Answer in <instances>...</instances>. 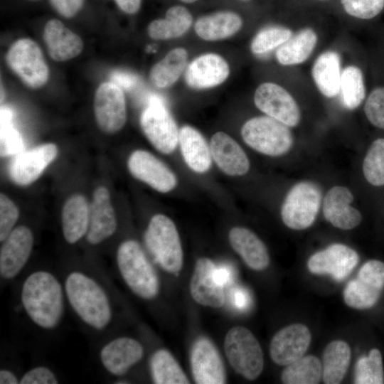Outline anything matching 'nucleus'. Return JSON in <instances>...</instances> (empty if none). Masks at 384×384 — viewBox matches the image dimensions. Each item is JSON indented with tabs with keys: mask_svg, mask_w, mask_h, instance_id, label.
<instances>
[{
	"mask_svg": "<svg viewBox=\"0 0 384 384\" xmlns=\"http://www.w3.org/2000/svg\"><path fill=\"white\" fill-rule=\"evenodd\" d=\"M19 303L37 329L45 331L57 329L68 306L61 277L45 269L29 272L20 285Z\"/></svg>",
	"mask_w": 384,
	"mask_h": 384,
	"instance_id": "2",
	"label": "nucleus"
},
{
	"mask_svg": "<svg viewBox=\"0 0 384 384\" xmlns=\"http://www.w3.org/2000/svg\"><path fill=\"white\" fill-rule=\"evenodd\" d=\"M340 92L343 106L354 110L366 97V86L361 70L355 65L345 68L341 75Z\"/></svg>",
	"mask_w": 384,
	"mask_h": 384,
	"instance_id": "37",
	"label": "nucleus"
},
{
	"mask_svg": "<svg viewBox=\"0 0 384 384\" xmlns=\"http://www.w3.org/2000/svg\"><path fill=\"white\" fill-rule=\"evenodd\" d=\"M0 249L1 284L16 279L22 272L31 255L33 233L26 225L15 227L1 242Z\"/></svg>",
	"mask_w": 384,
	"mask_h": 384,
	"instance_id": "11",
	"label": "nucleus"
},
{
	"mask_svg": "<svg viewBox=\"0 0 384 384\" xmlns=\"http://www.w3.org/2000/svg\"><path fill=\"white\" fill-rule=\"evenodd\" d=\"M224 350L233 370L248 380L257 379L264 368L261 346L250 330L235 326L226 334Z\"/></svg>",
	"mask_w": 384,
	"mask_h": 384,
	"instance_id": "5",
	"label": "nucleus"
},
{
	"mask_svg": "<svg viewBox=\"0 0 384 384\" xmlns=\"http://www.w3.org/2000/svg\"><path fill=\"white\" fill-rule=\"evenodd\" d=\"M53 9L61 16L72 18L82 8L84 0H49Z\"/></svg>",
	"mask_w": 384,
	"mask_h": 384,
	"instance_id": "46",
	"label": "nucleus"
},
{
	"mask_svg": "<svg viewBox=\"0 0 384 384\" xmlns=\"http://www.w3.org/2000/svg\"><path fill=\"white\" fill-rule=\"evenodd\" d=\"M351 358L349 345L344 341L330 342L324 349L322 378L326 384H338L343 380Z\"/></svg>",
	"mask_w": 384,
	"mask_h": 384,
	"instance_id": "32",
	"label": "nucleus"
},
{
	"mask_svg": "<svg viewBox=\"0 0 384 384\" xmlns=\"http://www.w3.org/2000/svg\"><path fill=\"white\" fill-rule=\"evenodd\" d=\"M145 246L153 260L165 272L178 273L183 264V252L178 230L171 218L156 214L144 232Z\"/></svg>",
	"mask_w": 384,
	"mask_h": 384,
	"instance_id": "4",
	"label": "nucleus"
},
{
	"mask_svg": "<svg viewBox=\"0 0 384 384\" xmlns=\"http://www.w3.org/2000/svg\"><path fill=\"white\" fill-rule=\"evenodd\" d=\"M58 148L47 143L16 154L9 165V173L16 184L26 186L34 182L55 159Z\"/></svg>",
	"mask_w": 384,
	"mask_h": 384,
	"instance_id": "19",
	"label": "nucleus"
},
{
	"mask_svg": "<svg viewBox=\"0 0 384 384\" xmlns=\"http://www.w3.org/2000/svg\"><path fill=\"white\" fill-rule=\"evenodd\" d=\"M231 300L233 305L238 309H245L249 305L247 292L242 288H235L231 292Z\"/></svg>",
	"mask_w": 384,
	"mask_h": 384,
	"instance_id": "48",
	"label": "nucleus"
},
{
	"mask_svg": "<svg viewBox=\"0 0 384 384\" xmlns=\"http://www.w3.org/2000/svg\"><path fill=\"white\" fill-rule=\"evenodd\" d=\"M188 53L183 48L170 50L156 63L149 73L151 84L158 88H166L177 81L186 68Z\"/></svg>",
	"mask_w": 384,
	"mask_h": 384,
	"instance_id": "35",
	"label": "nucleus"
},
{
	"mask_svg": "<svg viewBox=\"0 0 384 384\" xmlns=\"http://www.w3.org/2000/svg\"><path fill=\"white\" fill-rule=\"evenodd\" d=\"M140 125L151 144L164 154L172 153L178 142L179 131L177 124L157 96L149 100L147 107L140 117Z\"/></svg>",
	"mask_w": 384,
	"mask_h": 384,
	"instance_id": "8",
	"label": "nucleus"
},
{
	"mask_svg": "<svg viewBox=\"0 0 384 384\" xmlns=\"http://www.w3.org/2000/svg\"><path fill=\"white\" fill-rule=\"evenodd\" d=\"M89 224V206L81 194L70 196L65 203L61 213V227L65 240L74 245L85 238Z\"/></svg>",
	"mask_w": 384,
	"mask_h": 384,
	"instance_id": "27",
	"label": "nucleus"
},
{
	"mask_svg": "<svg viewBox=\"0 0 384 384\" xmlns=\"http://www.w3.org/2000/svg\"><path fill=\"white\" fill-rule=\"evenodd\" d=\"M68 306L94 334L110 332L117 314L112 283L104 272L72 267L62 272Z\"/></svg>",
	"mask_w": 384,
	"mask_h": 384,
	"instance_id": "1",
	"label": "nucleus"
},
{
	"mask_svg": "<svg viewBox=\"0 0 384 384\" xmlns=\"http://www.w3.org/2000/svg\"><path fill=\"white\" fill-rule=\"evenodd\" d=\"M181 1L184 2V3H193V2H196L198 0H181Z\"/></svg>",
	"mask_w": 384,
	"mask_h": 384,
	"instance_id": "52",
	"label": "nucleus"
},
{
	"mask_svg": "<svg viewBox=\"0 0 384 384\" xmlns=\"http://www.w3.org/2000/svg\"><path fill=\"white\" fill-rule=\"evenodd\" d=\"M232 248L245 265L255 271H262L270 264V255L262 240L244 227H233L228 233Z\"/></svg>",
	"mask_w": 384,
	"mask_h": 384,
	"instance_id": "25",
	"label": "nucleus"
},
{
	"mask_svg": "<svg viewBox=\"0 0 384 384\" xmlns=\"http://www.w3.org/2000/svg\"><path fill=\"white\" fill-rule=\"evenodd\" d=\"M363 172L371 185H384V138L377 139L370 144L363 162Z\"/></svg>",
	"mask_w": 384,
	"mask_h": 384,
	"instance_id": "39",
	"label": "nucleus"
},
{
	"mask_svg": "<svg viewBox=\"0 0 384 384\" xmlns=\"http://www.w3.org/2000/svg\"><path fill=\"white\" fill-rule=\"evenodd\" d=\"M316 42L317 35L312 28L302 29L279 47L276 58L283 65L302 63L310 56Z\"/></svg>",
	"mask_w": 384,
	"mask_h": 384,
	"instance_id": "33",
	"label": "nucleus"
},
{
	"mask_svg": "<svg viewBox=\"0 0 384 384\" xmlns=\"http://www.w3.org/2000/svg\"><path fill=\"white\" fill-rule=\"evenodd\" d=\"M94 111L100 128L114 133L122 128L127 119V109L122 89L112 82L101 84L94 98Z\"/></svg>",
	"mask_w": 384,
	"mask_h": 384,
	"instance_id": "14",
	"label": "nucleus"
},
{
	"mask_svg": "<svg viewBox=\"0 0 384 384\" xmlns=\"http://www.w3.org/2000/svg\"><path fill=\"white\" fill-rule=\"evenodd\" d=\"M13 112L8 107L1 108V156L17 154L23 151V142L19 132L14 128Z\"/></svg>",
	"mask_w": 384,
	"mask_h": 384,
	"instance_id": "40",
	"label": "nucleus"
},
{
	"mask_svg": "<svg viewBox=\"0 0 384 384\" xmlns=\"http://www.w3.org/2000/svg\"><path fill=\"white\" fill-rule=\"evenodd\" d=\"M117 222L110 201L109 191L104 186L97 188L89 207V224L85 239L90 245H98L110 238L116 232Z\"/></svg>",
	"mask_w": 384,
	"mask_h": 384,
	"instance_id": "20",
	"label": "nucleus"
},
{
	"mask_svg": "<svg viewBox=\"0 0 384 384\" xmlns=\"http://www.w3.org/2000/svg\"><path fill=\"white\" fill-rule=\"evenodd\" d=\"M60 380L55 373L46 366H36L20 377V384H58Z\"/></svg>",
	"mask_w": 384,
	"mask_h": 384,
	"instance_id": "45",
	"label": "nucleus"
},
{
	"mask_svg": "<svg viewBox=\"0 0 384 384\" xmlns=\"http://www.w3.org/2000/svg\"><path fill=\"white\" fill-rule=\"evenodd\" d=\"M211 156L218 168L225 174L236 176L245 174L250 161L239 144L228 134L215 133L210 139Z\"/></svg>",
	"mask_w": 384,
	"mask_h": 384,
	"instance_id": "24",
	"label": "nucleus"
},
{
	"mask_svg": "<svg viewBox=\"0 0 384 384\" xmlns=\"http://www.w3.org/2000/svg\"><path fill=\"white\" fill-rule=\"evenodd\" d=\"M144 356V348L129 336L111 337L99 349L98 358L103 369L117 378L124 377Z\"/></svg>",
	"mask_w": 384,
	"mask_h": 384,
	"instance_id": "12",
	"label": "nucleus"
},
{
	"mask_svg": "<svg viewBox=\"0 0 384 384\" xmlns=\"http://www.w3.org/2000/svg\"><path fill=\"white\" fill-rule=\"evenodd\" d=\"M110 79L111 82L126 90L132 89L137 82V78L134 75L120 71L114 72L111 75Z\"/></svg>",
	"mask_w": 384,
	"mask_h": 384,
	"instance_id": "47",
	"label": "nucleus"
},
{
	"mask_svg": "<svg viewBox=\"0 0 384 384\" xmlns=\"http://www.w3.org/2000/svg\"><path fill=\"white\" fill-rule=\"evenodd\" d=\"M321 202L320 187L311 181H301L286 196L281 208L282 220L290 229H306L315 221Z\"/></svg>",
	"mask_w": 384,
	"mask_h": 384,
	"instance_id": "7",
	"label": "nucleus"
},
{
	"mask_svg": "<svg viewBox=\"0 0 384 384\" xmlns=\"http://www.w3.org/2000/svg\"><path fill=\"white\" fill-rule=\"evenodd\" d=\"M241 135L252 149L271 156L287 153L293 144L289 127L269 116L248 119L242 127Z\"/></svg>",
	"mask_w": 384,
	"mask_h": 384,
	"instance_id": "6",
	"label": "nucleus"
},
{
	"mask_svg": "<svg viewBox=\"0 0 384 384\" xmlns=\"http://www.w3.org/2000/svg\"><path fill=\"white\" fill-rule=\"evenodd\" d=\"M43 37L48 54L54 60H70L82 50L83 43L80 37L58 19H50L46 23Z\"/></svg>",
	"mask_w": 384,
	"mask_h": 384,
	"instance_id": "26",
	"label": "nucleus"
},
{
	"mask_svg": "<svg viewBox=\"0 0 384 384\" xmlns=\"http://www.w3.org/2000/svg\"><path fill=\"white\" fill-rule=\"evenodd\" d=\"M242 26V20L238 14L223 11L199 17L194 29L203 40L218 41L235 35Z\"/></svg>",
	"mask_w": 384,
	"mask_h": 384,
	"instance_id": "29",
	"label": "nucleus"
},
{
	"mask_svg": "<svg viewBox=\"0 0 384 384\" xmlns=\"http://www.w3.org/2000/svg\"><path fill=\"white\" fill-rule=\"evenodd\" d=\"M115 263L123 282L135 296L145 301H152L158 297V274L137 240L127 239L119 245Z\"/></svg>",
	"mask_w": 384,
	"mask_h": 384,
	"instance_id": "3",
	"label": "nucleus"
},
{
	"mask_svg": "<svg viewBox=\"0 0 384 384\" xmlns=\"http://www.w3.org/2000/svg\"><path fill=\"white\" fill-rule=\"evenodd\" d=\"M19 212L15 203L5 194L0 195V241L15 228Z\"/></svg>",
	"mask_w": 384,
	"mask_h": 384,
	"instance_id": "44",
	"label": "nucleus"
},
{
	"mask_svg": "<svg viewBox=\"0 0 384 384\" xmlns=\"http://www.w3.org/2000/svg\"><path fill=\"white\" fill-rule=\"evenodd\" d=\"M193 380L198 384H223L226 371L220 355L213 342L206 337L198 338L190 355Z\"/></svg>",
	"mask_w": 384,
	"mask_h": 384,
	"instance_id": "17",
	"label": "nucleus"
},
{
	"mask_svg": "<svg viewBox=\"0 0 384 384\" xmlns=\"http://www.w3.org/2000/svg\"><path fill=\"white\" fill-rule=\"evenodd\" d=\"M383 288L384 262L370 260L360 268L356 278L346 286L343 299L351 308L369 309L377 303Z\"/></svg>",
	"mask_w": 384,
	"mask_h": 384,
	"instance_id": "10",
	"label": "nucleus"
},
{
	"mask_svg": "<svg viewBox=\"0 0 384 384\" xmlns=\"http://www.w3.org/2000/svg\"><path fill=\"white\" fill-rule=\"evenodd\" d=\"M311 341V334L303 324L288 325L278 331L270 344V355L279 366H287L306 352Z\"/></svg>",
	"mask_w": 384,
	"mask_h": 384,
	"instance_id": "18",
	"label": "nucleus"
},
{
	"mask_svg": "<svg viewBox=\"0 0 384 384\" xmlns=\"http://www.w3.org/2000/svg\"><path fill=\"white\" fill-rule=\"evenodd\" d=\"M368 120L375 127L384 129V86L374 88L364 105Z\"/></svg>",
	"mask_w": 384,
	"mask_h": 384,
	"instance_id": "43",
	"label": "nucleus"
},
{
	"mask_svg": "<svg viewBox=\"0 0 384 384\" xmlns=\"http://www.w3.org/2000/svg\"><path fill=\"white\" fill-rule=\"evenodd\" d=\"M151 380L156 384H188L190 380L170 351L159 348L149 361Z\"/></svg>",
	"mask_w": 384,
	"mask_h": 384,
	"instance_id": "34",
	"label": "nucleus"
},
{
	"mask_svg": "<svg viewBox=\"0 0 384 384\" xmlns=\"http://www.w3.org/2000/svg\"><path fill=\"white\" fill-rule=\"evenodd\" d=\"M322 377V363L315 356L299 358L286 366L281 373L285 384H316Z\"/></svg>",
	"mask_w": 384,
	"mask_h": 384,
	"instance_id": "36",
	"label": "nucleus"
},
{
	"mask_svg": "<svg viewBox=\"0 0 384 384\" xmlns=\"http://www.w3.org/2000/svg\"><path fill=\"white\" fill-rule=\"evenodd\" d=\"M229 73V65L223 58L215 53H206L189 64L185 80L193 89H207L223 83Z\"/></svg>",
	"mask_w": 384,
	"mask_h": 384,
	"instance_id": "23",
	"label": "nucleus"
},
{
	"mask_svg": "<svg viewBox=\"0 0 384 384\" xmlns=\"http://www.w3.org/2000/svg\"><path fill=\"white\" fill-rule=\"evenodd\" d=\"M359 261L358 253L340 243L329 245L313 254L307 261V267L314 274H328L336 281L345 279Z\"/></svg>",
	"mask_w": 384,
	"mask_h": 384,
	"instance_id": "15",
	"label": "nucleus"
},
{
	"mask_svg": "<svg viewBox=\"0 0 384 384\" xmlns=\"http://www.w3.org/2000/svg\"><path fill=\"white\" fill-rule=\"evenodd\" d=\"M215 276L217 282L225 287L232 282L233 272L231 267L227 265L215 266Z\"/></svg>",
	"mask_w": 384,
	"mask_h": 384,
	"instance_id": "49",
	"label": "nucleus"
},
{
	"mask_svg": "<svg viewBox=\"0 0 384 384\" xmlns=\"http://www.w3.org/2000/svg\"><path fill=\"white\" fill-rule=\"evenodd\" d=\"M215 266L207 257L198 259L191 277L189 289L191 297L198 304L220 308L225 303L224 287L215 279Z\"/></svg>",
	"mask_w": 384,
	"mask_h": 384,
	"instance_id": "21",
	"label": "nucleus"
},
{
	"mask_svg": "<svg viewBox=\"0 0 384 384\" xmlns=\"http://www.w3.org/2000/svg\"><path fill=\"white\" fill-rule=\"evenodd\" d=\"M353 200L351 191L346 187L335 186L325 195L323 213L325 219L335 228L351 230L362 220L361 213L351 204Z\"/></svg>",
	"mask_w": 384,
	"mask_h": 384,
	"instance_id": "22",
	"label": "nucleus"
},
{
	"mask_svg": "<svg viewBox=\"0 0 384 384\" xmlns=\"http://www.w3.org/2000/svg\"><path fill=\"white\" fill-rule=\"evenodd\" d=\"M254 102L260 110L288 127H295L300 122L301 112L297 102L277 84L260 85L255 90Z\"/></svg>",
	"mask_w": 384,
	"mask_h": 384,
	"instance_id": "13",
	"label": "nucleus"
},
{
	"mask_svg": "<svg viewBox=\"0 0 384 384\" xmlns=\"http://www.w3.org/2000/svg\"><path fill=\"white\" fill-rule=\"evenodd\" d=\"M127 166L134 177L161 193L173 190L177 184L174 172L147 151H133L128 159Z\"/></svg>",
	"mask_w": 384,
	"mask_h": 384,
	"instance_id": "16",
	"label": "nucleus"
},
{
	"mask_svg": "<svg viewBox=\"0 0 384 384\" xmlns=\"http://www.w3.org/2000/svg\"><path fill=\"white\" fill-rule=\"evenodd\" d=\"M193 17L184 6L170 7L164 18L152 21L148 26V34L154 40H167L183 36L191 27Z\"/></svg>",
	"mask_w": 384,
	"mask_h": 384,
	"instance_id": "31",
	"label": "nucleus"
},
{
	"mask_svg": "<svg viewBox=\"0 0 384 384\" xmlns=\"http://www.w3.org/2000/svg\"><path fill=\"white\" fill-rule=\"evenodd\" d=\"M292 36V31L282 26H269L260 31L251 43L253 53L260 55L279 47Z\"/></svg>",
	"mask_w": 384,
	"mask_h": 384,
	"instance_id": "41",
	"label": "nucleus"
},
{
	"mask_svg": "<svg viewBox=\"0 0 384 384\" xmlns=\"http://www.w3.org/2000/svg\"><path fill=\"white\" fill-rule=\"evenodd\" d=\"M118 7L124 13L134 14L140 9L142 0H114Z\"/></svg>",
	"mask_w": 384,
	"mask_h": 384,
	"instance_id": "50",
	"label": "nucleus"
},
{
	"mask_svg": "<svg viewBox=\"0 0 384 384\" xmlns=\"http://www.w3.org/2000/svg\"><path fill=\"white\" fill-rule=\"evenodd\" d=\"M0 384H20V377L9 368L0 370Z\"/></svg>",
	"mask_w": 384,
	"mask_h": 384,
	"instance_id": "51",
	"label": "nucleus"
},
{
	"mask_svg": "<svg viewBox=\"0 0 384 384\" xmlns=\"http://www.w3.org/2000/svg\"><path fill=\"white\" fill-rule=\"evenodd\" d=\"M345 11L360 19H371L384 8V0H341Z\"/></svg>",
	"mask_w": 384,
	"mask_h": 384,
	"instance_id": "42",
	"label": "nucleus"
},
{
	"mask_svg": "<svg viewBox=\"0 0 384 384\" xmlns=\"http://www.w3.org/2000/svg\"><path fill=\"white\" fill-rule=\"evenodd\" d=\"M354 383L356 384L384 383V369L380 351L371 349L368 356H363L356 363Z\"/></svg>",
	"mask_w": 384,
	"mask_h": 384,
	"instance_id": "38",
	"label": "nucleus"
},
{
	"mask_svg": "<svg viewBox=\"0 0 384 384\" xmlns=\"http://www.w3.org/2000/svg\"><path fill=\"white\" fill-rule=\"evenodd\" d=\"M178 142L183 159L197 173H204L211 166L210 146L203 136L193 127L185 125L179 130Z\"/></svg>",
	"mask_w": 384,
	"mask_h": 384,
	"instance_id": "28",
	"label": "nucleus"
},
{
	"mask_svg": "<svg viewBox=\"0 0 384 384\" xmlns=\"http://www.w3.org/2000/svg\"><path fill=\"white\" fill-rule=\"evenodd\" d=\"M242 1H247V0H242Z\"/></svg>",
	"mask_w": 384,
	"mask_h": 384,
	"instance_id": "53",
	"label": "nucleus"
},
{
	"mask_svg": "<svg viewBox=\"0 0 384 384\" xmlns=\"http://www.w3.org/2000/svg\"><path fill=\"white\" fill-rule=\"evenodd\" d=\"M313 80L321 93L326 97H334L340 92L341 59L332 50L321 53L314 63Z\"/></svg>",
	"mask_w": 384,
	"mask_h": 384,
	"instance_id": "30",
	"label": "nucleus"
},
{
	"mask_svg": "<svg viewBox=\"0 0 384 384\" xmlns=\"http://www.w3.org/2000/svg\"><path fill=\"white\" fill-rule=\"evenodd\" d=\"M9 68L28 86L38 88L49 77V70L38 45L29 38L15 41L6 54Z\"/></svg>",
	"mask_w": 384,
	"mask_h": 384,
	"instance_id": "9",
	"label": "nucleus"
}]
</instances>
